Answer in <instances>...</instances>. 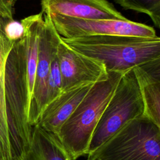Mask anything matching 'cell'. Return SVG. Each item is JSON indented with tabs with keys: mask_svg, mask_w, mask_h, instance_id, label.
<instances>
[{
	"mask_svg": "<svg viewBox=\"0 0 160 160\" xmlns=\"http://www.w3.org/2000/svg\"><path fill=\"white\" fill-rule=\"evenodd\" d=\"M43 13L21 21L22 38L16 41L6 60L5 97L12 160H18L28 149L32 126L28 111L33 92L38 55L39 36Z\"/></svg>",
	"mask_w": 160,
	"mask_h": 160,
	"instance_id": "6da1fadb",
	"label": "cell"
},
{
	"mask_svg": "<svg viewBox=\"0 0 160 160\" xmlns=\"http://www.w3.org/2000/svg\"><path fill=\"white\" fill-rule=\"evenodd\" d=\"M61 39L76 51L102 63L108 72H126L136 66L160 58L158 36H91Z\"/></svg>",
	"mask_w": 160,
	"mask_h": 160,
	"instance_id": "7a4b0ae2",
	"label": "cell"
},
{
	"mask_svg": "<svg viewBox=\"0 0 160 160\" xmlns=\"http://www.w3.org/2000/svg\"><path fill=\"white\" fill-rule=\"evenodd\" d=\"M108 72V77L106 79L92 86L62 125L57 135L72 160H76L88 154L96 127L121 78L125 73Z\"/></svg>",
	"mask_w": 160,
	"mask_h": 160,
	"instance_id": "3957f363",
	"label": "cell"
},
{
	"mask_svg": "<svg viewBox=\"0 0 160 160\" xmlns=\"http://www.w3.org/2000/svg\"><path fill=\"white\" fill-rule=\"evenodd\" d=\"M86 160H160V127L142 114L126 123Z\"/></svg>",
	"mask_w": 160,
	"mask_h": 160,
	"instance_id": "277c9868",
	"label": "cell"
},
{
	"mask_svg": "<svg viewBox=\"0 0 160 160\" xmlns=\"http://www.w3.org/2000/svg\"><path fill=\"white\" fill-rule=\"evenodd\" d=\"M144 105L133 69L121 78L93 132L88 154L108 141L130 121L143 114Z\"/></svg>",
	"mask_w": 160,
	"mask_h": 160,
	"instance_id": "5b68a950",
	"label": "cell"
},
{
	"mask_svg": "<svg viewBox=\"0 0 160 160\" xmlns=\"http://www.w3.org/2000/svg\"><path fill=\"white\" fill-rule=\"evenodd\" d=\"M62 38L91 36L157 37L155 29L146 24L126 19H83L48 14Z\"/></svg>",
	"mask_w": 160,
	"mask_h": 160,
	"instance_id": "8992f818",
	"label": "cell"
},
{
	"mask_svg": "<svg viewBox=\"0 0 160 160\" xmlns=\"http://www.w3.org/2000/svg\"><path fill=\"white\" fill-rule=\"evenodd\" d=\"M38 44V55L33 92L28 111V122L33 126L47 105L50 64L56 53L61 36L48 14H43Z\"/></svg>",
	"mask_w": 160,
	"mask_h": 160,
	"instance_id": "52a82bcc",
	"label": "cell"
},
{
	"mask_svg": "<svg viewBox=\"0 0 160 160\" xmlns=\"http://www.w3.org/2000/svg\"><path fill=\"white\" fill-rule=\"evenodd\" d=\"M61 74V92L84 84H94L109 75L104 65L71 48L61 39L56 51Z\"/></svg>",
	"mask_w": 160,
	"mask_h": 160,
	"instance_id": "ba28073f",
	"label": "cell"
},
{
	"mask_svg": "<svg viewBox=\"0 0 160 160\" xmlns=\"http://www.w3.org/2000/svg\"><path fill=\"white\" fill-rule=\"evenodd\" d=\"M45 14H58L83 19H126L107 0H41Z\"/></svg>",
	"mask_w": 160,
	"mask_h": 160,
	"instance_id": "9c48e42d",
	"label": "cell"
},
{
	"mask_svg": "<svg viewBox=\"0 0 160 160\" xmlns=\"http://www.w3.org/2000/svg\"><path fill=\"white\" fill-rule=\"evenodd\" d=\"M94 84H84L61 92L45 107L34 125L57 136L62 125Z\"/></svg>",
	"mask_w": 160,
	"mask_h": 160,
	"instance_id": "30bf717a",
	"label": "cell"
},
{
	"mask_svg": "<svg viewBox=\"0 0 160 160\" xmlns=\"http://www.w3.org/2000/svg\"><path fill=\"white\" fill-rule=\"evenodd\" d=\"M132 69L143 102V115L160 127V58Z\"/></svg>",
	"mask_w": 160,
	"mask_h": 160,
	"instance_id": "8fae6325",
	"label": "cell"
},
{
	"mask_svg": "<svg viewBox=\"0 0 160 160\" xmlns=\"http://www.w3.org/2000/svg\"><path fill=\"white\" fill-rule=\"evenodd\" d=\"M18 160H72L58 136L32 126L28 149Z\"/></svg>",
	"mask_w": 160,
	"mask_h": 160,
	"instance_id": "7c38bea8",
	"label": "cell"
},
{
	"mask_svg": "<svg viewBox=\"0 0 160 160\" xmlns=\"http://www.w3.org/2000/svg\"><path fill=\"white\" fill-rule=\"evenodd\" d=\"M4 19L0 18V160H12L5 97V69L6 60L14 43L6 36Z\"/></svg>",
	"mask_w": 160,
	"mask_h": 160,
	"instance_id": "4fadbf2b",
	"label": "cell"
},
{
	"mask_svg": "<svg viewBox=\"0 0 160 160\" xmlns=\"http://www.w3.org/2000/svg\"><path fill=\"white\" fill-rule=\"evenodd\" d=\"M126 10L147 14L154 26L160 28V0H114Z\"/></svg>",
	"mask_w": 160,
	"mask_h": 160,
	"instance_id": "5bb4252c",
	"label": "cell"
},
{
	"mask_svg": "<svg viewBox=\"0 0 160 160\" xmlns=\"http://www.w3.org/2000/svg\"><path fill=\"white\" fill-rule=\"evenodd\" d=\"M62 79L56 53L53 56L50 64L49 76L48 83L47 105L61 92ZM46 105V106H47Z\"/></svg>",
	"mask_w": 160,
	"mask_h": 160,
	"instance_id": "9a60e30c",
	"label": "cell"
},
{
	"mask_svg": "<svg viewBox=\"0 0 160 160\" xmlns=\"http://www.w3.org/2000/svg\"><path fill=\"white\" fill-rule=\"evenodd\" d=\"M4 31L7 38L12 42L21 39L24 35V28L21 21L4 19Z\"/></svg>",
	"mask_w": 160,
	"mask_h": 160,
	"instance_id": "2e32d148",
	"label": "cell"
},
{
	"mask_svg": "<svg viewBox=\"0 0 160 160\" xmlns=\"http://www.w3.org/2000/svg\"><path fill=\"white\" fill-rule=\"evenodd\" d=\"M14 4L10 0H0V18L12 19Z\"/></svg>",
	"mask_w": 160,
	"mask_h": 160,
	"instance_id": "e0dca14e",
	"label": "cell"
},
{
	"mask_svg": "<svg viewBox=\"0 0 160 160\" xmlns=\"http://www.w3.org/2000/svg\"><path fill=\"white\" fill-rule=\"evenodd\" d=\"M14 4H15V3H16V2L18 1V0H10Z\"/></svg>",
	"mask_w": 160,
	"mask_h": 160,
	"instance_id": "ac0fdd59",
	"label": "cell"
}]
</instances>
